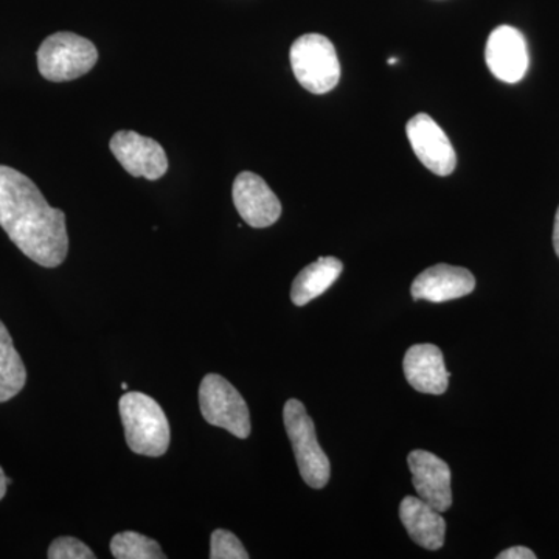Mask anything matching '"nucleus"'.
Segmentation results:
<instances>
[{"instance_id": "1", "label": "nucleus", "mask_w": 559, "mask_h": 559, "mask_svg": "<svg viewBox=\"0 0 559 559\" xmlns=\"http://www.w3.org/2000/svg\"><path fill=\"white\" fill-rule=\"evenodd\" d=\"M0 227L32 261L58 267L69 252L66 215L50 207L31 178L0 165Z\"/></svg>"}, {"instance_id": "2", "label": "nucleus", "mask_w": 559, "mask_h": 559, "mask_svg": "<svg viewBox=\"0 0 559 559\" xmlns=\"http://www.w3.org/2000/svg\"><path fill=\"white\" fill-rule=\"evenodd\" d=\"M119 411L128 447L134 454L146 457L167 454L170 423L156 400L145 393L128 392L120 399Z\"/></svg>"}, {"instance_id": "3", "label": "nucleus", "mask_w": 559, "mask_h": 559, "mask_svg": "<svg viewBox=\"0 0 559 559\" xmlns=\"http://www.w3.org/2000/svg\"><path fill=\"white\" fill-rule=\"evenodd\" d=\"M283 423L293 444L301 479L308 487L325 488L331 477L330 459L320 448L314 421L301 401L294 399L286 401L283 407Z\"/></svg>"}, {"instance_id": "4", "label": "nucleus", "mask_w": 559, "mask_h": 559, "mask_svg": "<svg viewBox=\"0 0 559 559\" xmlns=\"http://www.w3.org/2000/svg\"><path fill=\"white\" fill-rule=\"evenodd\" d=\"M289 60L297 81L311 94H326L340 83V58L326 36L318 33L300 36L290 47Z\"/></svg>"}, {"instance_id": "5", "label": "nucleus", "mask_w": 559, "mask_h": 559, "mask_svg": "<svg viewBox=\"0 0 559 559\" xmlns=\"http://www.w3.org/2000/svg\"><path fill=\"white\" fill-rule=\"evenodd\" d=\"M97 61V47L70 32L55 33L44 39L38 50L39 73L53 83L80 79L91 72Z\"/></svg>"}, {"instance_id": "6", "label": "nucleus", "mask_w": 559, "mask_h": 559, "mask_svg": "<svg viewBox=\"0 0 559 559\" xmlns=\"http://www.w3.org/2000/svg\"><path fill=\"white\" fill-rule=\"evenodd\" d=\"M200 407L209 425L226 429L237 439H249L252 426L248 403L226 378L205 374L200 385Z\"/></svg>"}, {"instance_id": "7", "label": "nucleus", "mask_w": 559, "mask_h": 559, "mask_svg": "<svg viewBox=\"0 0 559 559\" xmlns=\"http://www.w3.org/2000/svg\"><path fill=\"white\" fill-rule=\"evenodd\" d=\"M116 159L134 178L160 179L168 171V159L160 143L135 131H119L109 142Z\"/></svg>"}, {"instance_id": "8", "label": "nucleus", "mask_w": 559, "mask_h": 559, "mask_svg": "<svg viewBox=\"0 0 559 559\" xmlns=\"http://www.w3.org/2000/svg\"><path fill=\"white\" fill-rule=\"evenodd\" d=\"M412 150L419 162L437 176H450L457 167L451 140L428 114H417L406 127Z\"/></svg>"}, {"instance_id": "9", "label": "nucleus", "mask_w": 559, "mask_h": 559, "mask_svg": "<svg viewBox=\"0 0 559 559\" xmlns=\"http://www.w3.org/2000/svg\"><path fill=\"white\" fill-rule=\"evenodd\" d=\"M231 197L241 218L253 229H266L282 216L277 194L255 173H240L235 178Z\"/></svg>"}, {"instance_id": "10", "label": "nucleus", "mask_w": 559, "mask_h": 559, "mask_svg": "<svg viewBox=\"0 0 559 559\" xmlns=\"http://www.w3.org/2000/svg\"><path fill=\"white\" fill-rule=\"evenodd\" d=\"M489 72L503 83H520L528 69V49L524 35L510 25H500L489 35L485 47Z\"/></svg>"}, {"instance_id": "11", "label": "nucleus", "mask_w": 559, "mask_h": 559, "mask_svg": "<svg viewBox=\"0 0 559 559\" xmlns=\"http://www.w3.org/2000/svg\"><path fill=\"white\" fill-rule=\"evenodd\" d=\"M412 484L418 498L440 513L451 509V468L443 459L432 452L415 450L407 455Z\"/></svg>"}, {"instance_id": "12", "label": "nucleus", "mask_w": 559, "mask_h": 559, "mask_svg": "<svg viewBox=\"0 0 559 559\" xmlns=\"http://www.w3.org/2000/svg\"><path fill=\"white\" fill-rule=\"evenodd\" d=\"M476 289V278L465 267L436 264L423 271L411 286L412 299L444 304L469 296Z\"/></svg>"}, {"instance_id": "13", "label": "nucleus", "mask_w": 559, "mask_h": 559, "mask_svg": "<svg viewBox=\"0 0 559 559\" xmlns=\"http://www.w3.org/2000/svg\"><path fill=\"white\" fill-rule=\"evenodd\" d=\"M406 381L417 392L443 395L450 385V371L444 366L443 353L432 344H418L407 349L403 359Z\"/></svg>"}, {"instance_id": "14", "label": "nucleus", "mask_w": 559, "mask_h": 559, "mask_svg": "<svg viewBox=\"0 0 559 559\" xmlns=\"http://www.w3.org/2000/svg\"><path fill=\"white\" fill-rule=\"evenodd\" d=\"M400 520L415 544L426 550H440L447 536V521L425 500L406 496L400 506Z\"/></svg>"}, {"instance_id": "15", "label": "nucleus", "mask_w": 559, "mask_h": 559, "mask_svg": "<svg viewBox=\"0 0 559 559\" xmlns=\"http://www.w3.org/2000/svg\"><path fill=\"white\" fill-rule=\"evenodd\" d=\"M342 271L344 264L336 257H320L294 278L290 300L296 307H305L326 293L341 277Z\"/></svg>"}, {"instance_id": "16", "label": "nucleus", "mask_w": 559, "mask_h": 559, "mask_svg": "<svg viewBox=\"0 0 559 559\" xmlns=\"http://www.w3.org/2000/svg\"><path fill=\"white\" fill-rule=\"evenodd\" d=\"M27 382V370L14 348L9 330L0 320V403L17 395Z\"/></svg>"}, {"instance_id": "17", "label": "nucleus", "mask_w": 559, "mask_h": 559, "mask_svg": "<svg viewBox=\"0 0 559 559\" xmlns=\"http://www.w3.org/2000/svg\"><path fill=\"white\" fill-rule=\"evenodd\" d=\"M110 554L117 559H165L157 540L138 532L117 533L110 539Z\"/></svg>"}, {"instance_id": "18", "label": "nucleus", "mask_w": 559, "mask_h": 559, "mask_svg": "<svg viewBox=\"0 0 559 559\" xmlns=\"http://www.w3.org/2000/svg\"><path fill=\"white\" fill-rule=\"evenodd\" d=\"M210 558L212 559H249L248 550L242 546L241 540L229 532L218 528L212 533L210 540Z\"/></svg>"}, {"instance_id": "19", "label": "nucleus", "mask_w": 559, "mask_h": 559, "mask_svg": "<svg viewBox=\"0 0 559 559\" xmlns=\"http://www.w3.org/2000/svg\"><path fill=\"white\" fill-rule=\"evenodd\" d=\"M47 557L50 559H95L97 555L83 540L72 538V536H61L50 544Z\"/></svg>"}, {"instance_id": "20", "label": "nucleus", "mask_w": 559, "mask_h": 559, "mask_svg": "<svg viewBox=\"0 0 559 559\" xmlns=\"http://www.w3.org/2000/svg\"><path fill=\"white\" fill-rule=\"evenodd\" d=\"M499 559H536V554L527 547L516 546L510 547V549L500 551L498 555Z\"/></svg>"}, {"instance_id": "21", "label": "nucleus", "mask_w": 559, "mask_h": 559, "mask_svg": "<svg viewBox=\"0 0 559 559\" xmlns=\"http://www.w3.org/2000/svg\"><path fill=\"white\" fill-rule=\"evenodd\" d=\"M554 248H555V252H557V255L559 259V207L557 210V215H555Z\"/></svg>"}, {"instance_id": "22", "label": "nucleus", "mask_w": 559, "mask_h": 559, "mask_svg": "<svg viewBox=\"0 0 559 559\" xmlns=\"http://www.w3.org/2000/svg\"><path fill=\"white\" fill-rule=\"evenodd\" d=\"M11 484V479L5 476V473H3V469L0 468V500L5 498L7 495V487Z\"/></svg>"}, {"instance_id": "23", "label": "nucleus", "mask_w": 559, "mask_h": 559, "mask_svg": "<svg viewBox=\"0 0 559 559\" xmlns=\"http://www.w3.org/2000/svg\"><path fill=\"white\" fill-rule=\"evenodd\" d=\"M121 389H123V390H128V384H127V382H121Z\"/></svg>"}, {"instance_id": "24", "label": "nucleus", "mask_w": 559, "mask_h": 559, "mask_svg": "<svg viewBox=\"0 0 559 559\" xmlns=\"http://www.w3.org/2000/svg\"><path fill=\"white\" fill-rule=\"evenodd\" d=\"M389 62H390V64H395L396 58H390Z\"/></svg>"}]
</instances>
